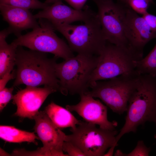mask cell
Here are the masks:
<instances>
[{
    "label": "cell",
    "instance_id": "cell-1",
    "mask_svg": "<svg viewBox=\"0 0 156 156\" xmlns=\"http://www.w3.org/2000/svg\"><path fill=\"white\" fill-rule=\"evenodd\" d=\"M57 58H48L46 53L24 50L18 46L16 52L15 78L13 86L25 84L27 86L43 85L59 90V80L56 75L55 66Z\"/></svg>",
    "mask_w": 156,
    "mask_h": 156
},
{
    "label": "cell",
    "instance_id": "cell-2",
    "mask_svg": "<svg viewBox=\"0 0 156 156\" xmlns=\"http://www.w3.org/2000/svg\"><path fill=\"white\" fill-rule=\"evenodd\" d=\"M125 123L116 136V142L127 133L136 131L147 121L156 125V77L147 75L138 76L128 101Z\"/></svg>",
    "mask_w": 156,
    "mask_h": 156
},
{
    "label": "cell",
    "instance_id": "cell-3",
    "mask_svg": "<svg viewBox=\"0 0 156 156\" xmlns=\"http://www.w3.org/2000/svg\"><path fill=\"white\" fill-rule=\"evenodd\" d=\"M107 43L98 56L97 65L90 77V85L96 81L121 75L139 74L135 62L142 59L143 54L130 47Z\"/></svg>",
    "mask_w": 156,
    "mask_h": 156
},
{
    "label": "cell",
    "instance_id": "cell-4",
    "mask_svg": "<svg viewBox=\"0 0 156 156\" xmlns=\"http://www.w3.org/2000/svg\"><path fill=\"white\" fill-rule=\"evenodd\" d=\"M98 56L78 54L55 66L59 80V90L67 95L81 94L88 91L91 75L96 68Z\"/></svg>",
    "mask_w": 156,
    "mask_h": 156
},
{
    "label": "cell",
    "instance_id": "cell-5",
    "mask_svg": "<svg viewBox=\"0 0 156 156\" xmlns=\"http://www.w3.org/2000/svg\"><path fill=\"white\" fill-rule=\"evenodd\" d=\"M51 24L66 38L72 51L78 54L98 56L107 42L97 14L81 25Z\"/></svg>",
    "mask_w": 156,
    "mask_h": 156
},
{
    "label": "cell",
    "instance_id": "cell-6",
    "mask_svg": "<svg viewBox=\"0 0 156 156\" xmlns=\"http://www.w3.org/2000/svg\"><path fill=\"white\" fill-rule=\"evenodd\" d=\"M136 74L121 75L108 81H96L90 84L88 92L100 99L114 112L122 114L127 110L129 99L134 90Z\"/></svg>",
    "mask_w": 156,
    "mask_h": 156
},
{
    "label": "cell",
    "instance_id": "cell-7",
    "mask_svg": "<svg viewBox=\"0 0 156 156\" xmlns=\"http://www.w3.org/2000/svg\"><path fill=\"white\" fill-rule=\"evenodd\" d=\"M39 26L24 35H21L12 42L17 46L25 47L30 50L50 53L64 60L74 56L68 45L59 38L48 20L39 19Z\"/></svg>",
    "mask_w": 156,
    "mask_h": 156
},
{
    "label": "cell",
    "instance_id": "cell-8",
    "mask_svg": "<svg viewBox=\"0 0 156 156\" xmlns=\"http://www.w3.org/2000/svg\"><path fill=\"white\" fill-rule=\"evenodd\" d=\"M72 133L66 135L64 141L77 146L86 156H104L106 150L118 145L116 142L118 132L97 128L96 125L81 121L75 129L71 128Z\"/></svg>",
    "mask_w": 156,
    "mask_h": 156
},
{
    "label": "cell",
    "instance_id": "cell-9",
    "mask_svg": "<svg viewBox=\"0 0 156 156\" xmlns=\"http://www.w3.org/2000/svg\"><path fill=\"white\" fill-rule=\"evenodd\" d=\"M98 8L97 13L103 34L107 42L130 47L126 38L124 20L125 5L112 0H92Z\"/></svg>",
    "mask_w": 156,
    "mask_h": 156
},
{
    "label": "cell",
    "instance_id": "cell-10",
    "mask_svg": "<svg viewBox=\"0 0 156 156\" xmlns=\"http://www.w3.org/2000/svg\"><path fill=\"white\" fill-rule=\"evenodd\" d=\"M34 119V130L43 145L37 150L38 155L69 156L63 153L62 148L66 135L53 122L45 112L39 111Z\"/></svg>",
    "mask_w": 156,
    "mask_h": 156
},
{
    "label": "cell",
    "instance_id": "cell-11",
    "mask_svg": "<svg viewBox=\"0 0 156 156\" xmlns=\"http://www.w3.org/2000/svg\"><path fill=\"white\" fill-rule=\"evenodd\" d=\"M80 95L79 102L75 105H67L66 109L70 112H76L86 122L99 125L103 129L115 130L118 123L108 120L106 106L99 100L94 99L88 91Z\"/></svg>",
    "mask_w": 156,
    "mask_h": 156
},
{
    "label": "cell",
    "instance_id": "cell-12",
    "mask_svg": "<svg viewBox=\"0 0 156 156\" xmlns=\"http://www.w3.org/2000/svg\"><path fill=\"white\" fill-rule=\"evenodd\" d=\"M124 20L125 34L129 46L143 54L145 45L156 38V31H153L142 16L125 5Z\"/></svg>",
    "mask_w": 156,
    "mask_h": 156
},
{
    "label": "cell",
    "instance_id": "cell-13",
    "mask_svg": "<svg viewBox=\"0 0 156 156\" xmlns=\"http://www.w3.org/2000/svg\"><path fill=\"white\" fill-rule=\"evenodd\" d=\"M57 91L56 89L47 86L43 88L26 86L13 95V102L17 106L15 115L34 119L48 96Z\"/></svg>",
    "mask_w": 156,
    "mask_h": 156
},
{
    "label": "cell",
    "instance_id": "cell-14",
    "mask_svg": "<svg viewBox=\"0 0 156 156\" xmlns=\"http://www.w3.org/2000/svg\"><path fill=\"white\" fill-rule=\"evenodd\" d=\"M96 14L87 6L78 10L64 4L61 0H57L34 16L36 19H47L51 23L70 24L77 21L84 22Z\"/></svg>",
    "mask_w": 156,
    "mask_h": 156
},
{
    "label": "cell",
    "instance_id": "cell-15",
    "mask_svg": "<svg viewBox=\"0 0 156 156\" xmlns=\"http://www.w3.org/2000/svg\"><path fill=\"white\" fill-rule=\"evenodd\" d=\"M0 10L3 20L8 23L12 33L17 37L23 30L39 26L29 9L0 3Z\"/></svg>",
    "mask_w": 156,
    "mask_h": 156
},
{
    "label": "cell",
    "instance_id": "cell-16",
    "mask_svg": "<svg viewBox=\"0 0 156 156\" xmlns=\"http://www.w3.org/2000/svg\"><path fill=\"white\" fill-rule=\"evenodd\" d=\"M12 32L8 27L0 32V78L10 73L15 65L16 49L18 47L12 42L10 44L6 41Z\"/></svg>",
    "mask_w": 156,
    "mask_h": 156
},
{
    "label": "cell",
    "instance_id": "cell-17",
    "mask_svg": "<svg viewBox=\"0 0 156 156\" xmlns=\"http://www.w3.org/2000/svg\"><path fill=\"white\" fill-rule=\"evenodd\" d=\"M53 122L58 128L75 129L81 121L77 120L70 112L52 102L45 111Z\"/></svg>",
    "mask_w": 156,
    "mask_h": 156
},
{
    "label": "cell",
    "instance_id": "cell-18",
    "mask_svg": "<svg viewBox=\"0 0 156 156\" xmlns=\"http://www.w3.org/2000/svg\"><path fill=\"white\" fill-rule=\"evenodd\" d=\"M0 137L9 142L20 143L23 142L37 143L36 140L39 139L34 132L22 130L13 127L5 125L0 126Z\"/></svg>",
    "mask_w": 156,
    "mask_h": 156
},
{
    "label": "cell",
    "instance_id": "cell-19",
    "mask_svg": "<svg viewBox=\"0 0 156 156\" xmlns=\"http://www.w3.org/2000/svg\"><path fill=\"white\" fill-rule=\"evenodd\" d=\"M135 69L140 75L156 77V44L144 58L135 62Z\"/></svg>",
    "mask_w": 156,
    "mask_h": 156
},
{
    "label": "cell",
    "instance_id": "cell-20",
    "mask_svg": "<svg viewBox=\"0 0 156 156\" xmlns=\"http://www.w3.org/2000/svg\"><path fill=\"white\" fill-rule=\"evenodd\" d=\"M0 3L28 9H43L49 5L38 0H0Z\"/></svg>",
    "mask_w": 156,
    "mask_h": 156
},
{
    "label": "cell",
    "instance_id": "cell-21",
    "mask_svg": "<svg viewBox=\"0 0 156 156\" xmlns=\"http://www.w3.org/2000/svg\"><path fill=\"white\" fill-rule=\"evenodd\" d=\"M150 149L144 144L142 140L138 141L135 148L128 154L124 153L120 150H117L114 154V156H148Z\"/></svg>",
    "mask_w": 156,
    "mask_h": 156
},
{
    "label": "cell",
    "instance_id": "cell-22",
    "mask_svg": "<svg viewBox=\"0 0 156 156\" xmlns=\"http://www.w3.org/2000/svg\"><path fill=\"white\" fill-rule=\"evenodd\" d=\"M151 3L146 0H131L125 5L137 13L143 15L148 12L147 9Z\"/></svg>",
    "mask_w": 156,
    "mask_h": 156
},
{
    "label": "cell",
    "instance_id": "cell-23",
    "mask_svg": "<svg viewBox=\"0 0 156 156\" xmlns=\"http://www.w3.org/2000/svg\"><path fill=\"white\" fill-rule=\"evenodd\" d=\"M14 87H5L0 90V110L1 112L9 101L13 99Z\"/></svg>",
    "mask_w": 156,
    "mask_h": 156
},
{
    "label": "cell",
    "instance_id": "cell-24",
    "mask_svg": "<svg viewBox=\"0 0 156 156\" xmlns=\"http://www.w3.org/2000/svg\"><path fill=\"white\" fill-rule=\"evenodd\" d=\"M62 148L63 151L67 153L69 156H86L79 148L70 142L64 141Z\"/></svg>",
    "mask_w": 156,
    "mask_h": 156
},
{
    "label": "cell",
    "instance_id": "cell-25",
    "mask_svg": "<svg viewBox=\"0 0 156 156\" xmlns=\"http://www.w3.org/2000/svg\"><path fill=\"white\" fill-rule=\"evenodd\" d=\"M142 16L151 29L153 31H156V16L148 12L142 15Z\"/></svg>",
    "mask_w": 156,
    "mask_h": 156
},
{
    "label": "cell",
    "instance_id": "cell-26",
    "mask_svg": "<svg viewBox=\"0 0 156 156\" xmlns=\"http://www.w3.org/2000/svg\"><path fill=\"white\" fill-rule=\"evenodd\" d=\"M15 78V70H13L12 73H8L4 75L0 80V90L5 87V86L10 80Z\"/></svg>",
    "mask_w": 156,
    "mask_h": 156
},
{
    "label": "cell",
    "instance_id": "cell-27",
    "mask_svg": "<svg viewBox=\"0 0 156 156\" xmlns=\"http://www.w3.org/2000/svg\"><path fill=\"white\" fill-rule=\"evenodd\" d=\"M72 8L78 10L83 9L88 0H64Z\"/></svg>",
    "mask_w": 156,
    "mask_h": 156
},
{
    "label": "cell",
    "instance_id": "cell-28",
    "mask_svg": "<svg viewBox=\"0 0 156 156\" xmlns=\"http://www.w3.org/2000/svg\"><path fill=\"white\" fill-rule=\"evenodd\" d=\"M120 2L123 4H125L128 1L131 0H118ZM147 0L150 2L151 3H153V0Z\"/></svg>",
    "mask_w": 156,
    "mask_h": 156
},
{
    "label": "cell",
    "instance_id": "cell-29",
    "mask_svg": "<svg viewBox=\"0 0 156 156\" xmlns=\"http://www.w3.org/2000/svg\"><path fill=\"white\" fill-rule=\"evenodd\" d=\"M57 0H46L44 3L48 4H51Z\"/></svg>",
    "mask_w": 156,
    "mask_h": 156
},
{
    "label": "cell",
    "instance_id": "cell-30",
    "mask_svg": "<svg viewBox=\"0 0 156 156\" xmlns=\"http://www.w3.org/2000/svg\"><path fill=\"white\" fill-rule=\"evenodd\" d=\"M0 154L2 153H3L2 155H9L7 153H6L5 151H4L1 149L0 148Z\"/></svg>",
    "mask_w": 156,
    "mask_h": 156
},
{
    "label": "cell",
    "instance_id": "cell-31",
    "mask_svg": "<svg viewBox=\"0 0 156 156\" xmlns=\"http://www.w3.org/2000/svg\"><path fill=\"white\" fill-rule=\"evenodd\" d=\"M154 137L156 139V134H155V135H154Z\"/></svg>",
    "mask_w": 156,
    "mask_h": 156
}]
</instances>
